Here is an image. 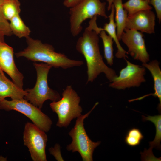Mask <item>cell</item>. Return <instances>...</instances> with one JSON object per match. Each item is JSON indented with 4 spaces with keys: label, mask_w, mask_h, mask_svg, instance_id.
<instances>
[{
    "label": "cell",
    "mask_w": 161,
    "mask_h": 161,
    "mask_svg": "<svg viewBox=\"0 0 161 161\" xmlns=\"http://www.w3.org/2000/svg\"><path fill=\"white\" fill-rule=\"evenodd\" d=\"M97 16L91 19L76 45V50L83 56L86 61L87 83L92 82L101 73L105 75L110 82L117 76L113 69L105 64L100 54L99 35L102 28L97 26Z\"/></svg>",
    "instance_id": "obj_1"
},
{
    "label": "cell",
    "mask_w": 161,
    "mask_h": 161,
    "mask_svg": "<svg viewBox=\"0 0 161 161\" xmlns=\"http://www.w3.org/2000/svg\"><path fill=\"white\" fill-rule=\"evenodd\" d=\"M28 46L23 51L15 54L17 57H24L33 61L42 62L55 68L64 69L81 66L83 61L70 59L64 54L55 51L51 45L43 43L29 36L26 38Z\"/></svg>",
    "instance_id": "obj_2"
},
{
    "label": "cell",
    "mask_w": 161,
    "mask_h": 161,
    "mask_svg": "<svg viewBox=\"0 0 161 161\" xmlns=\"http://www.w3.org/2000/svg\"><path fill=\"white\" fill-rule=\"evenodd\" d=\"M80 101L76 92L69 85L63 90L61 98L50 104L52 110L58 116L57 126L67 127L73 119L81 115L83 110L79 105Z\"/></svg>",
    "instance_id": "obj_3"
},
{
    "label": "cell",
    "mask_w": 161,
    "mask_h": 161,
    "mask_svg": "<svg viewBox=\"0 0 161 161\" xmlns=\"http://www.w3.org/2000/svg\"><path fill=\"white\" fill-rule=\"evenodd\" d=\"M33 64L37 72L36 82L33 88L27 89V93L24 97L25 100L41 109L46 100L56 101L61 98L59 93L48 85V75L52 66L46 63Z\"/></svg>",
    "instance_id": "obj_4"
},
{
    "label": "cell",
    "mask_w": 161,
    "mask_h": 161,
    "mask_svg": "<svg viewBox=\"0 0 161 161\" xmlns=\"http://www.w3.org/2000/svg\"><path fill=\"white\" fill-rule=\"evenodd\" d=\"M106 3L100 0H82L70 8L69 23L70 32L75 37L81 32L83 22L95 16L108 18L106 13Z\"/></svg>",
    "instance_id": "obj_5"
},
{
    "label": "cell",
    "mask_w": 161,
    "mask_h": 161,
    "mask_svg": "<svg viewBox=\"0 0 161 161\" xmlns=\"http://www.w3.org/2000/svg\"><path fill=\"white\" fill-rule=\"evenodd\" d=\"M98 103L96 102L90 111L77 118L75 126L69 132L72 141L67 145V150L72 152H78L83 161H92L93 151L100 144V141L94 142L90 139L86 133L83 123L84 119L88 117Z\"/></svg>",
    "instance_id": "obj_6"
},
{
    "label": "cell",
    "mask_w": 161,
    "mask_h": 161,
    "mask_svg": "<svg viewBox=\"0 0 161 161\" xmlns=\"http://www.w3.org/2000/svg\"><path fill=\"white\" fill-rule=\"evenodd\" d=\"M0 109L7 111L14 110L22 113L45 132L49 131L52 124L50 118L40 109L23 98L11 101L5 99L0 102Z\"/></svg>",
    "instance_id": "obj_7"
},
{
    "label": "cell",
    "mask_w": 161,
    "mask_h": 161,
    "mask_svg": "<svg viewBox=\"0 0 161 161\" xmlns=\"http://www.w3.org/2000/svg\"><path fill=\"white\" fill-rule=\"evenodd\" d=\"M23 139L34 161H46L45 148L48 140L45 132L34 124L28 122L25 125Z\"/></svg>",
    "instance_id": "obj_8"
},
{
    "label": "cell",
    "mask_w": 161,
    "mask_h": 161,
    "mask_svg": "<svg viewBox=\"0 0 161 161\" xmlns=\"http://www.w3.org/2000/svg\"><path fill=\"white\" fill-rule=\"evenodd\" d=\"M125 60L126 66L120 71L119 76H117L109 84L110 87L124 90L131 87H138L145 82L144 77L145 68L133 64L126 59Z\"/></svg>",
    "instance_id": "obj_9"
},
{
    "label": "cell",
    "mask_w": 161,
    "mask_h": 161,
    "mask_svg": "<svg viewBox=\"0 0 161 161\" xmlns=\"http://www.w3.org/2000/svg\"><path fill=\"white\" fill-rule=\"evenodd\" d=\"M128 48L127 54L134 60L142 63H148L150 60V56L146 47L144 35L135 30L125 29L120 40Z\"/></svg>",
    "instance_id": "obj_10"
},
{
    "label": "cell",
    "mask_w": 161,
    "mask_h": 161,
    "mask_svg": "<svg viewBox=\"0 0 161 161\" xmlns=\"http://www.w3.org/2000/svg\"><path fill=\"white\" fill-rule=\"evenodd\" d=\"M13 49L4 41L0 43V67L12 78L13 83L23 89L24 77L14 62Z\"/></svg>",
    "instance_id": "obj_11"
},
{
    "label": "cell",
    "mask_w": 161,
    "mask_h": 161,
    "mask_svg": "<svg viewBox=\"0 0 161 161\" xmlns=\"http://www.w3.org/2000/svg\"><path fill=\"white\" fill-rule=\"evenodd\" d=\"M155 25L154 13L151 10H145L128 15L125 28L151 34L155 32Z\"/></svg>",
    "instance_id": "obj_12"
},
{
    "label": "cell",
    "mask_w": 161,
    "mask_h": 161,
    "mask_svg": "<svg viewBox=\"0 0 161 161\" xmlns=\"http://www.w3.org/2000/svg\"><path fill=\"white\" fill-rule=\"evenodd\" d=\"M143 121H149L153 123L156 128L155 136L153 141L149 142V148L148 150L145 149L141 154V159L142 161H155L160 160L154 155L152 150L154 148L159 150L161 149V115L153 116L147 115L146 117L142 115Z\"/></svg>",
    "instance_id": "obj_13"
},
{
    "label": "cell",
    "mask_w": 161,
    "mask_h": 161,
    "mask_svg": "<svg viewBox=\"0 0 161 161\" xmlns=\"http://www.w3.org/2000/svg\"><path fill=\"white\" fill-rule=\"evenodd\" d=\"M142 66L147 69L151 73L154 82V92L148 94L136 99H133V101L140 100L147 97L152 95L157 97L159 100L157 109L159 113L161 111V70L159 66V63L157 60H154L148 63H142Z\"/></svg>",
    "instance_id": "obj_14"
},
{
    "label": "cell",
    "mask_w": 161,
    "mask_h": 161,
    "mask_svg": "<svg viewBox=\"0 0 161 161\" xmlns=\"http://www.w3.org/2000/svg\"><path fill=\"white\" fill-rule=\"evenodd\" d=\"M27 93V90L19 88L0 73V102L7 97H10L12 100L22 98Z\"/></svg>",
    "instance_id": "obj_15"
},
{
    "label": "cell",
    "mask_w": 161,
    "mask_h": 161,
    "mask_svg": "<svg viewBox=\"0 0 161 161\" xmlns=\"http://www.w3.org/2000/svg\"><path fill=\"white\" fill-rule=\"evenodd\" d=\"M111 12L108 16L109 21L108 23L104 24L103 30L106 32L108 35L110 36L114 41L117 48V51L115 54V56L118 58H124L126 59L128 57L126 55L127 54L126 52L121 46L117 37L116 31V25L114 22L115 9L113 4L112 5Z\"/></svg>",
    "instance_id": "obj_16"
},
{
    "label": "cell",
    "mask_w": 161,
    "mask_h": 161,
    "mask_svg": "<svg viewBox=\"0 0 161 161\" xmlns=\"http://www.w3.org/2000/svg\"><path fill=\"white\" fill-rule=\"evenodd\" d=\"M113 4L115 9L117 34L120 41L126 28L128 12L123 7L122 0H114Z\"/></svg>",
    "instance_id": "obj_17"
},
{
    "label": "cell",
    "mask_w": 161,
    "mask_h": 161,
    "mask_svg": "<svg viewBox=\"0 0 161 161\" xmlns=\"http://www.w3.org/2000/svg\"><path fill=\"white\" fill-rule=\"evenodd\" d=\"M10 21V27L13 34L19 38L29 36L30 30L24 24L19 14L13 17Z\"/></svg>",
    "instance_id": "obj_18"
},
{
    "label": "cell",
    "mask_w": 161,
    "mask_h": 161,
    "mask_svg": "<svg viewBox=\"0 0 161 161\" xmlns=\"http://www.w3.org/2000/svg\"><path fill=\"white\" fill-rule=\"evenodd\" d=\"M103 44L104 57L107 64L112 66L113 64V40L111 37L107 35L106 32L102 30L99 33Z\"/></svg>",
    "instance_id": "obj_19"
},
{
    "label": "cell",
    "mask_w": 161,
    "mask_h": 161,
    "mask_svg": "<svg viewBox=\"0 0 161 161\" xmlns=\"http://www.w3.org/2000/svg\"><path fill=\"white\" fill-rule=\"evenodd\" d=\"M123 6L128 12V16L145 10H151L152 7L144 0H128L123 3Z\"/></svg>",
    "instance_id": "obj_20"
},
{
    "label": "cell",
    "mask_w": 161,
    "mask_h": 161,
    "mask_svg": "<svg viewBox=\"0 0 161 161\" xmlns=\"http://www.w3.org/2000/svg\"><path fill=\"white\" fill-rule=\"evenodd\" d=\"M1 7L5 18L10 21L21 11L20 3L18 0L5 1Z\"/></svg>",
    "instance_id": "obj_21"
},
{
    "label": "cell",
    "mask_w": 161,
    "mask_h": 161,
    "mask_svg": "<svg viewBox=\"0 0 161 161\" xmlns=\"http://www.w3.org/2000/svg\"><path fill=\"white\" fill-rule=\"evenodd\" d=\"M144 137L140 130L138 128L134 127L127 131L124 141L127 145L134 147L139 145Z\"/></svg>",
    "instance_id": "obj_22"
},
{
    "label": "cell",
    "mask_w": 161,
    "mask_h": 161,
    "mask_svg": "<svg viewBox=\"0 0 161 161\" xmlns=\"http://www.w3.org/2000/svg\"><path fill=\"white\" fill-rule=\"evenodd\" d=\"M4 16L0 7V35L4 36H11L12 33L10 23Z\"/></svg>",
    "instance_id": "obj_23"
},
{
    "label": "cell",
    "mask_w": 161,
    "mask_h": 161,
    "mask_svg": "<svg viewBox=\"0 0 161 161\" xmlns=\"http://www.w3.org/2000/svg\"><path fill=\"white\" fill-rule=\"evenodd\" d=\"M149 3L154 7L159 23L161 21V0H149Z\"/></svg>",
    "instance_id": "obj_24"
},
{
    "label": "cell",
    "mask_w": 161,
    "mask_h": 161,
    "mask_svg": "<svg viewBox=\"0 0 161 161\" xmlns=\"http://www.w3.org/2000/svg\"><path fill=\"white\" fill-rule=\"evenodd\" d=\"M49 151L50 154L53 155L57 160H64L61 156L59 144H56L54 147L50 148Z\"/></svg>",
    "instance_id": "obj_25"
},
{
    "label": "cell",
    "mask_w": 161,
    "mask_h": 161,
    "mask_svg": "<svg viewBox=\"0 0 161 161\" xmlns=\"http://www.w3.org/2000/svg\"><path fill=\"white\" fill-rule=\"evenodd\" d=\"M82 0H65L64 5L66 7L71 8L78 4Z\"/></svg>",
    "instance_id": "obj_26"
},
{
    "label": "cell",
    "mask_w": 161,
    "mask_h": 161,
    "mask_svg": "<svg viewBox=\"0 0 161 161\" xmlns=\"http://www.w3.org/2000/svg\"><path fill=\"white\" fill-rule=\"evenodd\" d=\"M108 3L107 9L108 11L110 10L111 7L114 0H106Z\"/></svg>",
    "instance_id": "obj_27"
},
{
    "label": "cell",
    "mask_w": 161,
    "mask_h": 161,
    "mask_svg": "<svg viewBox=\"0 0 161 161\" xmlns=\"http://www.w3.org/2000/svg\"><path fill=\"white\" fill-rule=\"evenodd\" d=\"M4 36L0 35V43L1 42L4 41ZM0 73L3 76H5L4 72L0 67Z\"/></svg>",
    "instance_id": "obj_28"
},
{
    "label": "cell",
    "mask_w": 161,
    "mask_h": 161,
    "mask_svg": "<svg viewBox=\"0 0 161 161\" xmlns=\"http://www.w3.org/2000/svg\"><path fill=\"white\" fill-rule=\"evenodd\" d=\"M7 159L5 157H4L2 156H0V161H6Z\"/></svg>",
    "instance_id": "obj_29"
},
{
    "label": "cell",
    "mask_w": 161,
    "mask_h": 161,
    "mask_svg": "<svg viewBox=\"0 0 161 161\" xmlns=\"http://www.w3.org/2000/svg\"><path fill=\"white\" fill-rule=\"evenodd\" d=\"M5 1V0H0V7L2 6Z\"/></svg>",
    "instance_id": "obj_30"
},
{
    "label": "cell",
    "mask_w": 161,
    "mask_h": 161,
    "mask_svg": "<svg viewBox=\"0 0 161 161\" xmlns=\"http://www.w3.org/2000/svg\"><path fill=\"white\" fill-rule=\"evenodd\" d=\"M144 0L147 1L149 3V0Z\"/></svg>",
    "instance_id": "obj_31"
},
{
    "label": "cell",
    "mask_w": 161,
    "mask_h": 161,
    "mask_svg": "<svg viewBox=\"0 0 161 161\" xmlns=\"http://www.w3.org/2000/svg\"><path fill=\"white\" fill-rule=\"evenodd\" d=\"M5 1H6V0H5Z\"/></svg>",
    "instance_id": "obj_32"
},
{
    "label": "cell",
    "mask_w": 161,
    "mask_h": 161,
    "mask_svg": "<svg viewBox=\"0 0 161 161\" xmlns=\"http://www.w3.org/2000/svg\"><path fill=\"white\" fill-rule=\"evenodd\" d=\"M64 1L65 0H64Z\"/></svg>",
    "instance_id": "obj_33"
},
{
    "label": "cell",
    "mask_w": 161,
    "mask_h": 161,
    "mask_svg": "<svg viewBox=\"0 0 161 161\" xmlns=\"http://www.w3.org/2000/svg\"></svg>",
    "instance_id": "obj_34"
}]
</instances>
